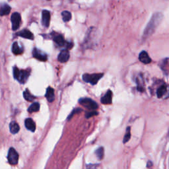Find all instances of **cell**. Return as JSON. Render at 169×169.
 Instances as JSON below:
<instances>
[{
	"instance_id": "obj_1",
	"label": "cell",
	"mask_w": 169,
	"mask_h": 169,
	"mask_svg": "<svg viewBox=\"0 0 169 169\" xmlns=\"http://www.w3.org/2000/svg\"><path fill=\"white\" fill-rule=\"evenodd\" d=\"M163 14L161 13H155L153 15L149 22L147 25L145 27L143 33V39L147 38L148 37L152 35L155 30L159 25L163 19Z\"/></svg>"
},
{
	"instance_id": "obj_2",
	"label": "cell",
	"mask_w": 169,
	"mask_h": 169,
	"mask_svg": "<svg viewBox=\"0 0 169 169\" xmlns=\"http://www.w3.org/2000/svg\"><path fill=\"white\" fill-rule=\"evenodd\" d=\"M30 74H31V70L29 69H26V70H23V69L20 70L16 66L13 68L14 78L18 81L20 83L24 84L27 82Z\"/></svg>"
},
{
	"instance_id": "obj_3",
	"label": "cell",
	"mask_w": 169,
	"mask_h": 169,
	"mask_svg": "<svg viewBox=\"0 0 169 169\" xmlns=\"http://www.w3.org/2000/svg\"><path fill=\"white\" fill-rule=\"evenodd\" d=\"M103 73H86L83 75V80L86 83H89L91 84L92 85H94L103 78Z\"/></svg>"
},
{
	"instance_id": "obj_4",
	"label": "cell",
	"mask_w": 169,
	"mask_h": 169,
	"mask_svg": "<svg viewBox=\"0 0 169 169\" xmlns=\"http://www.w3.org/2000/svg\"><path fill=\"white\" fill-rule=\"evenodd\" d=\"M79 104L90 110H95L98 108V104L96 102L89 98H82L79 100Z\"/></svg>"
},
{
	"instance_id": "obj_5",
	"label": "cell",
	"mask_w": 169,
	"mask_h": 169,
	"mask_svg": "<svg viewBox=\"0 0 169 169\" xmlns=\"http://www.w3.org/2000/svg\"><path fill=\"white\" fill-rule=\"evenodd\" d=\"M7 159H8L9 163L11 164V165H16L18 163L19 154L14 148L11 147L9 149Z\"/></svg>"
},
{
	"instance_id": "obj_6",
	"label": "cell",
	"mask_w": 169,
	"mask_h": 169,
	"mask_svg": "<svg viewBox=\"0 0 169 169\" xmlns=\"http://www.w3.org/2000/svg\"><path fill=\"white\" fill-rule=\"evenodd\" d=\"M156 96L158 98H166L169 97V85L163 84L158 88L156 91Z\"/></svg>"
},
{
	"instance_id": "obj_7",
	"label": "cell",
	"mask_w": 169,
	"mask_h": 169,
	"mask_svg": "<svg viewBox=\"0 0 169 169\" xmlns=\"http://www.w3.org/2000/svg\"><path fill=\"white\" fill-rule=\"evenodd\" d=\"M11 21L12 23V29L13 31H16L20 27L21 22V17L20 14L17 12H15L11 15Z\"/></svg>"
},
{
	"instance_id": "obj_8",
	"label": "cell",
	"mask_w": 169,
	"mask_h": 169,
	"mask_svg": "<svg viewBox=\"0 0 169 169\" xmlns=\"http://www.w3.org/2000/svg\"><path fill=\"white\" fill-rule=\"evenodd\" d=\"M33 56L34 58L42 61H46L48 59V56H47V54L46 53H44L43 51L36 48L33 49Z\"/></svg>"
},
{
	"instance_id": "obj_9",
	"label": "cell",
	"mask_w": 169,
	"mask_h": 169,
	"mask_svg": "<svg viewBox=\"0 0 169 169\" xmlns=\"http://www.w3.org/2000/svg\"><path fill=\"white\" fill-rule=\"evenodd\" d=\"M50 13L48 10H43L42 11V24L46 28L50 26Z\"/></svg>"
},
{
	"instance_id": "obj_10",
	"label": "cell",
	"mask_w": 169,
	"mask_h": 169,
	"mask_svg": "<svg viewBox=\"0 0 169 169\" xmlns=\"http://www.w3.org/2000/svg\"><path fill=\"white\" fill-rule=\"evenodd\" d=\"M69 59V52L68 49H64L59 54L58 59L61 63H65Z\"/></svg>"
},
{
	"instance_id": "obj_11",
	"label": "cell",
	"mask_w": 169,
	"mask_h": 169,
	"mask_svg": "<svg viewBox=\"0 0 169 169\" xmlns=\"http://www.w3.org/2000/svg\"><path fill=\"white\" fill-rule=\"evenodd\" d=\"M53 41L56 44H58L59 46H66L68 42H66L64 40V36L60 34H56V35L53 36Z\"/></svg>"
},
{
	"instance_id": "obj_12",
	"label": "cell",
	"mask_w": 169,
	"mask_h": 169,
	"mask_svg": "<svg viewBox=\"0 0 169 169\" xmlns=\"http://www.w3.org/2000/svg\"><path fill=\"white\" fill-rule=\"evenodd\" d=\"M16 35L19 36H21L24 38L29 39V40H33L34 39L33 34L31 32L29 31V30L27 29H24L23 30V31H21L20 32H19V33H16Z\"/></svg>"
},
{
	"instance_id": "obj_13",
	"label": "cell",
	"mask_w": 169,
	"mask_h": 169,
	"mask_svg": "<svg viewBox=\"0 0 169 169\" xmlns=\"http://www.w3.org/2000/svg\"><path fill=\"white\" fill-rule=\"evenodd\" d=\"M112 92L110 90H108L101 99V103L104 104H110L112 103Z\"/></svg>"
},
{
	"instance_id": "obj_14",
	"label": "cell",
	"mask_w": 169,
	"mask_h": 169,
	"mask_svg": "<svg viewBox=\"0 0 169 169\" xmlns=\"http://www.w3.org/2000/svg\"><path fill=\"white\" fill-rule=\"evenodd\" d=\"M139 59L141 62L145 64H148L151 62V59L149 56L147 52L145 51H142L139 55Z\"/></svg>"
},
{
	"instance_id": "obj_15",
	"label": "cell",
	"mask_w": 169,
	"mask_h": 169,
	"mask_svg": "<svg viewBox=\"0 0 169 169\" xmlns=\"http://www.w3.org/2000/svg\"><path fill=\"white\" fill-rule=\"evenodd\" d=\"M45 96L49 103H52L55 100V94H54V89L50 87L47 88Z\"/></svg>"
},
{
	"instance_id": "obj_16",
	"label": "cell",
	"mask_w": 169,
	"mask_h": 169,
	"mask_svg": "<svg viewBox=\"0 0 169 169\" xmlns=\"http://www.w3.org/2000/svg\"><path fill=\"white\" fill-rule=\"evenodd\" d=\"M24 126H25L27 130L34 132L36 130V124L34 122L31 118H27L24 122Z\"/></svg>"
},
{
	"instance_id": "obj_17",
	"label": "cell",
	"mask_w": 169,
	"mask_h": 169,
	"mask_svg": "<svg viewBox=\"0 0 169 169\" xmlns=\"http://www.w3.org/2000/svg\"><path fill=\"white\" fill-rule=\"evenodd\" d=\"M12 52L15 55H19L23 53V48L19 46L18 42H15L12 45Z\"/></svg>"
},
{
	"instance_id": "obj_18",
	"label": "cell",
	"mask_w": 169,
	"mask_h": 169,
	"mask_svg": "<svg viewBox=\"0 0 169 169\" xmlns=\"http://www.w3.org/2000/svg\"><path fill=\"white\" fill-rule=\"evenodd\" d=\"M11 8L8 4L7 3H1V11H0V14L1 16L7 15L10 13Z\"/></svg>"
},
{
	"instance_id": "obj_19",
	"label": "cell",
	"mask_w": 169,
	"mask_h": 169,
	"mask_svg": "<svg viewBox=\"0 0 169 169\" xmlns=\"http://www.w3.org/2000/svg\"><path fill=\"white\" fill-rule=\"evenodd\" d=\"M9 130L12 134H16L19 132L20 130L19 124L16 122H11L9 124Z\"/></svg>"
},
{
	"instance_id": "obj_20",
	"label": "cell",
	"mask_w": 169,
	"mask_h": 169,
	"mask_svg": "<svg viewBox=\"0 0 169 169\" xmlns=\"http://www.w3.org/2000/svg\"><path fill=\"white\" fill-rule=\"evenodd\" d=\"M39 110H40V104L38 103H34L33 104H32L28 108V111L30 113L36 112L39 111Z\"/></svg>"
},
{
	"instance_id": "obj_21",
	"label": "cell",
	"mask_w": 169,
	"mask_h": 169,
	"mask_svg": "<svg viewBox=\"0 0 169 169\" xmlns=\"http://www.w3.org/2000/svg\"><path fill=\"white\" fill-rule=\"evenodd\" d=\"M23 96H24V99H25V100H27V101H29V102H32L34 100V98H35V96H33V94H31V93H30V92L28 89H26V90L24 91Z\"/></svg>"
},
{
	"instance_id": "obj_22",
	"label": "cell",
	"mask_w": 169,
	"mask_h": 169,
	"mask_svg": "<svg viewBox=\"0 0 169 169\" xmlns=\"http://www.w3.org/2000/svg\"><path fill=\"white\" fill-rule=\"evenodd\" d=\"M61 16L64 22H68L71 19V13L68 11H64L62 12Z\"/></svg>"
},
{
	"instance_id": "obj_23",
	"label": "cell",
	"mask_w": 169,
	"mask_h": 169,
	"mask_svg": "<svg viewBox=\"0 0 169 169\" xmlns=\"http://www.w3.org/2000/svg\"><path fill=\"white\" fill-rule=\"evenodd\" d=\"M95 154L96 156H97L98 159L99 160H102L104 158V148L103 147H99L97 150L95 151Z\"/></svg>"
},
{
	"instance_id": "obj_24",
	"label": "cell",
	"mask_w": 169,
	"mask_h": 169,
	"mask_svg": "<svg viewBox=\"0 0 169 169\" xmlns=\"http://www.w3.org/2000/svg\"><path fill=\"white\" fill-rule=\"evenodd\" d=\"M131 138V133H130V127H128L126 129V134L124 135V140L123 142L124 143H126L128 141L130 140Z\"/></svg>"
},
{
	"instance_id": "obj_25",
	"label": "cell",
	"mask_w": 169,
	"mask_h": 169,
	"mask_svg": "<svg viewBox=\"0 0 169 169\" xmlns=\"http://www.w3.org/2000/svg\"><path fill=\"white\" fill-rule=\"evenodd\" d=\"M98 112H95V111H90V112H88L86 113V118H89L90 117H92V116H93L94 115H97Z\"/></svg>"
},
{
	"instance_id": "obj_26",
	"label": "cell",
	"mask_w": 169,
	"mask_h": 169,
	"mask_svg": "<svg viewBox=\"0 0 169 169\" xmlns=\"http://www.w3.org/2000/svg\"><path fill=\"white\" fill-rule=\"evenodd\" d=\"M81 111H82V110L80 108H76V109H75V110H73V111H72V112L71 113V114L69 115V116L68 117V120H70V119L72 118V116H73V114L78 113V112H81Z\"/></svg>"
},
{
	"instance_id": "obj_27",
	"label": "cell",
	"mask_w": 169,
	"mask_h": 169,
	"mask_svg": "<svg viewBox=\"0 0 169 169\" xmlns=\"http://www.w3.org/2000/svg\"><path fill=\"white\" fill-rule=\"evenodd\" d=\"M8 1H11V0H8Z\"/></svg>"
},
{
	"instance_id": "obj_28",
	"label": "cell",
	"mask_w": 169,
	"mask_h": 169,
	"mask_svg": "<svg viewBox=\"0 0 169 169\" xmlns=\"http://www.w3.org/2000/svg\"><path fill=\"white\" fill-rule=\"evenodd\" d=\"M48 1H49V0H48Z\"/></svg>"
}]
</instances>
